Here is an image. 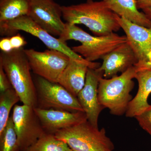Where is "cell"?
I'll return each mask as SVG.
<instances>
[{
	"label": "cell",
	"mask_w": 151,
	"mask_h": 151,
	"mask_svg": "<svg viewBox=\"0 0 151 151\" xmlns=\"http://www.w3.org/2000/svg\"><path fill=\"white\" fill-rule=\"evenodd\" d=\"M62 10L63 18L66 22L84 24L97 36L108 35L121 29L119 16L103 1L87 0L78 4L62 6Z\"/></svg>",
	"instance_id": "1"
},
{
	"label": "cell",
	"mask_w": 151,
	"mask_h": 151,
	"mask_svg": "<svg viewBox=\"0 0 151 151\" xmlns=\"http://www.w3.org/2000/svg\"><path fill=\"white\" fill-rule=\"evenodd\" d=\"M58 39L64 42L68 40L80 42L81 45L71 49L86 60L92 62L102 59L119 45L127 42L126 36H120L115 32L102 36H93L76 24L67 22L65 30Z\"/></svg>",
	"instance_id": "3"
},
{
	"label": "cell",
	"mask_w": 151,
	"mask_h": 151,
	"mask_svg": "<svg viewBox=\"0 0 151 151\" xmlns=\"http://www.w3.org/2000/svg\"><path fill=\"white\" fill-rule=\"evenodd\" d=\"M31 1L0 0V24L28 15Z\"/></svg>",
	"instance_id": "18"
},
{
	"label": "cell",
	"mask_w": 151,
	"mask_h": 151,
	"mask_svg": "<svg viewBox=\"0 0 151 151\" xmlns=\"http://www.w3.org/2000/svg\"><path fill=\"white\" fill-rule=\"evenodd\" d=\"M138 9L151 8V0H136Z\"/></svg>",
	"instance_id": "27"
},
{
	"label": "cell",
	"mask_w": 151,
	"mask_h": 151,
	"mask_svg": "<svg viewBox=\"0 0 151 151\" xmlns=\"http://www.w3.org/2000/svg\"><path fill=\"white\" fill-rule=\"evenodd\" d=\"M100 65V63L98 62H84L70 58L58 83L77 97L85 85L88 68L96 69Z\"/></svg>",
	"instance_id": "15"
},
{
	"label": "cell",
	"mask_w": 151,
	"mask_h": 151,
	"mask_svg": "<svg viewBox=\"0 0 151 151\" xmlns=\"http://www.w3.org/2000/svg\"><path fill=\"white\" fill-rule=\"evenodd\" d=\"M35 85L37 95L36 108L84 112L77 97L58 83L38 76Z\"/></svg>",
	"instance_id": "6"
},
{
	"label": "cell",
	"mask_w": 151,
	"mask_h": 151,
	"mask_svg": "<svg viewBox=\"0 0 151 151\" xmlns=\"http://www.w3.org/2000/svg\"><path fill=\"white\" fill-rule=\"evenodd\" d=\"M10 40L13 50L22 48L27 44L24 39L19 34L12 36L10 38Z\"/></svg>",
	"instance_id": "24"
},
{
	"label": "cell",
	"mask_w": 151,
	"mask_h": 151,
	"mask_svg": "<svg viewBox=\"0 0 151 151\" xmlns=\"http://www.w3.org/2000/svg\"><path fill=\"white\" fill-rule=\"evenodd\" d=\"M103 71L88 68L85 85L79 92L77 99L89 122L94 127H98V118L104 108L99 102L98 87L99 80L103 77Z\"/></svg>",
	"instance_id": "11"
},
{
	"label": "cell",
	"mask_w": 151,
	"mask_h": 151,
	"mask_svg": "<svg viewBox=\"0 0 151 151\" xmlns=\"http://www.w3.org/2000/svg\"><path fill=\"white\" fill-rule=\"evenodd\" d=\"M137 70L134 66L130 67L120 76L110 78L101 77L98 87L99 102L105 108H108L113 115L121 116L126 114L132 99L130 93L134 86L133 79Z\"/></svg>",
	"instance_id": "4"
},
{
	"label": "cell",
	"mask_w": 151,
	"mask_h": 151,
	"mask_svg": "<svg viewBox=\"0 0 151 151\" xmlns=\"http://www.w3.org/2000/svg\"><path fill=\"white\" fill-rule=\"evenodd\" d=\"M137 72L151 69V50L148 54L147 59L144 62H138L134 65Z\"/></svg>",
	"instance_id": "25"
},
{
	"label": "cell",
	"mask_w": 151,
	"mask_h": 151,
	"mask_svg": "<svg viewBox=\"0 0 151 151\" xmlns=\"http://www.w3.org/2000/svg\"><path fill=\"white\" fill-rule=\"evenodd\" d=\"M99 68L103 71V78H110L123 73L137 63L138 59L128 41L120 45L102 58Z\"/></svg>",
	"instance_id": "13"
},
{
	"label": "cell",
	"mask_w": 151,
	"mask_h": 151,
	"mask_svg": "<svg viewBox=\"0 0 151 151\" xmlns=\"http://www.w3.org/2000/svg\"><path fill=\"white\" fill-rule=\"evenodd\" d=\"M12 88L7 76L0 65V92L2 93Z\"/></svg>",
	"instance_id": "23"
},
{
	"label": "cell",
	"mask_w": 151,
	"mask_h": 151,
	"mask_svg": "<svg viewBox=\"0 0 151 151\" xmlns=\"http://www.w3.org/2000/svg\"><path fill=\"white\" fill-rule=\"evenodd\" d=\"M45 132L54 135L60 130L73 127L87 121L84 112H71L55 109L34 108Z\"/></svg>",
	"instance_id": "12"
},
{
	"label": "cell",
	"mask_w": 151,
	"mask_h": 151,
	"mask_svg": "<svg viewBox=\"0 0 151 151\" xmlns=\"http://www.w3.org/2000/svg\"><path fill=\"white\" fill-rule=\"evenodd\" d=\"M20 101L15 90L12 88L0 94V132L4 129L9 118L10 112L13 106Z\"/></svg>",
	"instance_id": "20"
},
{
	"label": "cell",
	"mask_w": 151,
	"mask_h": 151,
	"mask_svg": "<svg viewBox=\"0 0 151 151\" xmlns=\"http://www.w3.org/2000/svg\"><path fill=\"white\" fill-rule=\"evenodd\" d=\"M118 20L121 28L126 33L128 43L137 58L138 62L145 61L151 50V28L119 16Z\"/></svg>",
	"instance_id": "14"
},
{
	"label": "cell",
	"mask_w": 151,
	"mask_h": 151,
	"mask_svg": "<svg viewBox=\"0 0 151 151\" xmlns=\"http://www.w3.org/2000/svg\"><path fill=\"white\" fill-rule=\"evenodd\" d=\"M121 17L142 26L151 28V21L144 12H139L136 0H100Z\"/></svg>",
	"instance_id": "17"
},
{
	"label": "cell",
	"mask_w": 151,
	"mask_h": 151,
	"mask_svg": "<svg viewBox=\"0 0 151 151\" xmlns=\"http://www.w3.org/2000/svg\"><path fill=\"white\" fill-rule=\"evenodd\" d=\"M135 118L141 128L151 136V105Z\"/></svg>",
	"instance_id": "22"
},
{
	"label": "cell",
	"mask_w": 151,
	"mask_h": 151,
	"mask_svg": "<svg viewBox=\"0 0 151 151\" xmlns=\"http://www.w3.org/2000/svg\"><path fill=\"white\" fill-rule=\"evenodd\" d=\"M135 78L137 80L139 88L125 114L128 118H135L150 105L148 98L151 93V69L137 72Z\"/></svg>",
	"instance_id": "16"
},
{
	"label": "cell",
	"mask_w": 151,
	"mask_h": 151,
	"mask_svg": "<svg viewBox=\"0 0 151 151\" xmlns=\"http://www.w3.org/2000/svg\"><path fill=\"white\" fill-rule=\"evenodd\" d=\"M0 48L2 52H10L13 50L11 44L10 38H3L1 40Z\"/></svg>",
	"instance_id": "26"
},
{
	"label": "cell",
	"mask_w": 151,
	"mask_h": 151,
	"mask_svg": "<svg viewBox=\"0 0 151 151\" xmlns=\"http://www.w3.org/2000/svg\"><path fill=\"white\" fill-rule=\"evenodd\" d=\"M142 11L147 17L151 21V8L143 9Z\"/></svg>",
	"instance_id": "28"
},
{
	"label": "cell",
	"mask_w": 151,
	"mask_h": 151,
	"mask_svg": "<svg viewBox=\"0 0 151 151\" xmlns=\"http://www.w3.org/2000/svg\"><path fill=\"white\" fill-rule=\"evenodd\" d=\"M19 30L23 31L37 37L49 49L61 52L67 55L70 58L78 61L88 62L84 58L74 52L65 42L55 37L38 25L28 15L23 16L0 24V32L1 35L12 36Z\"/></svg>",
	"instance_id": "7"
},
{
	"label": "cell",
	"mask_w": 151,
	"mask_h": 151,
	"mask_svg": "<svg viewBox=\"0 0 151 151\" xmlns=\"http://www.w3.org/2000/svg\"><path fill=\"white\" fill-rule=\"evenodd\" d=\"M34 108L24 104L14 107L12 117L19 151L26 150L46 134Z\"/></svg>",
	"instance_id": "9"
},
{
	"label": "cell",
	"mask_w": 151,
	"mask_h": 151,
	"mask_svg": "<svg viewBox=\"0 0 151 151\" xmlns=\"http://www.w3.org/2000/svg\"><path fill=\"white\" fill-rule=\"evenodd\" d=\"M28 16L52 35L59 37L65 30L62 6L53 0H31Z\"/></svg>",
	"instance_id": "10"
},
{
	"label": "cell",
	"mask_w": 151,
	"mask_h": 151,
	"mask_svg": "<svg viewBox=\"0 0 151 151\" xmlns=\"http://www.w3.org/2000/svg\"><path fill=\"white\" fill-rule=\"evenodd\" d=\"M31 69L38 76L54 83H58L70 58L55 50L37 51L33 49H24Z\"/></svg>",
	"instance_id": "8"
},
{
	"label": "cell",
	"mask_w": 151,
	"mask_h": 151,
	"mask_svg": "<svg viewBox=\"0 0 151 151\" xmlns=\"http://www.w3.org/2000/svg\"><path fill=\"white\" fill-rule=\"evenodd\" d=\"M55 136L67 144L73 151H113L114 144L104 128L99 129L86 121L60 130Z\"/></svg>",
	"instance_id": "5"
},
{
	"label": "cell",
	"mask_w": 151,
	"mask_h": 151,
	"mask_svg": "<svg viewBox=\"0 0 151 151\" xmlns=\"http://www.w3.org/2000/svg\"><path fill=\"white\" fill-rule=\"evenodd\" d=\"M22 151H73L54 135L45 134L26 150Z\"/></svg>",
	"instance_id": "19"
},
{
	"label": "cell",
	"mask_w": 151,
	"mask_h": 151,
	"mask_svg": "<svg viewBox=\"0 0 151 151\" xmlns=\"http://www.w3.org/2000/svg\"><path fill=\"white\" fill-rule=\"evenodd\" d=\"M0 65L7 76L23 104L36 108L37 95L31 67L23 47L9 52H1Z\"/></svg>",
	"instance_id": "2"
},
{
	"label": "cell",
	"mask_w": 151,
	"mask_h": 151,
	"mask_svg": "<svg viewBox=\"0 0 151 151\" xmlns=\"http://www.w3.org/2000/svg\"><path fill=\"white\" fill-rule=\"evenodd\" d=\"M0 151H19L17 137L12 116L0 132Z\"/></svg>",
	"instance_id": "21"
}]
</instances>
